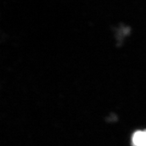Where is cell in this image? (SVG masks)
<instances>
[{
    "label": "cell",
    "mask_w": 146,
    "mask_h": 146,
    "mask_svg": "<svg viewBox=\"0 0 146 146\" xmlns=\"http://www.w3.org/2000/svg\"><path fill=\"white\" fill-rule=\"evenodd\" d=\"M131 143L133 146H146V130L135 132L132 136Z\"/></svg>",
    "instance_id": "6da1fadb"
}]
</instances>
